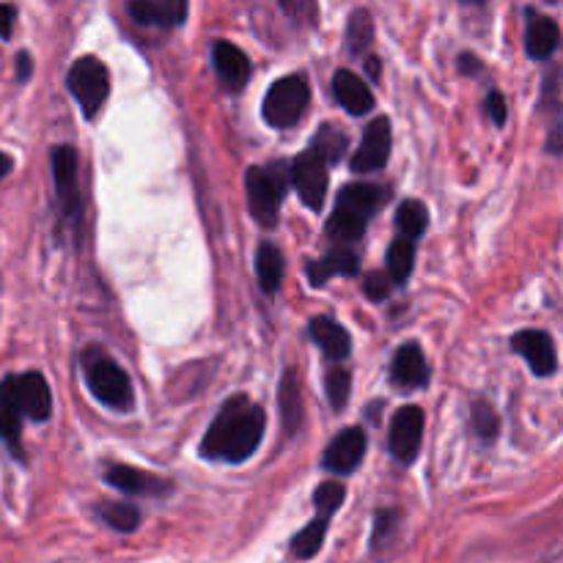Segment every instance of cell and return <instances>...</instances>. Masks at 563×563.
I'll return each instance as SVG.
<instances>
[{
    "label": "cell",
    "mask_w": 563,
    "mask_h": 563,
    "mask_svg": "<svg viewBox=\"0 0 563 563\" xmlns=\"http://www.w3.org/2000/svg\"><path fill=\"white\" fill-rule=\"evenodd\" d=\"M264 427H267V418L262 407L253 405L242 394L231 396L203 434L201 454L207 460L245 462L262 443Z\"/></svg>",
    "instance_id": "1"
},
{
    "label": "cell",
    "mask_w": 563,
    "mask_h": 563,
    "mask_svg": "<svg viewBox=\"0 0 563 563\" xmlns=\"http://www.w3.org/2000/svg\"><path fill=\"white\" fill-rule=\"evenodd\" d=\"M385 201L383 187L377 185H346L335 198L333 214H330L328 231L330 240L335 242H357L366 231L368 220L374 218Z\"/></svg>",
    "instance_id": "2"
},
{
    "label": "cell",
    "mask_w": 563,
    "mask_h": 563,
    "mask_svg": "<svg viewBox=\"0 0 563 563\" xmlns=\"http://www.w3.org/2000/svg\"><path fill=\"white\" fill-rule=\"evenodd\" d=\"M308 102H311V86L302 75L280 77L269 86L264 97V119L275 130H289L306 115Z\"/></svg>",
    "instance_id": "3"
},
{
    "label": "cell",
    "mask_w": 563,
    "mask_h": 563,
    "mask_svg": "<svg viewBox=\"0 0 563 563\" xmlns=\"http://www.w3.org/2000/svg\"><path fill=\"white\" fill-rule=\"evenodd\" d=\"M66 86H69L77 104H80L82 115H86V119H93L110 93V71L108 66L99 58H93V55H82V58H77L75 64H71L69 75H66Z\"/></svg>",
    "instance_id": "4"
},
{
    "label": "cell",
    "mask_w": 563,
    "mask_h": 563,
    "mask_svg": "<svg viewBox=\"0 0 563 563\" xmlns=\"http://www.w3.org/2000/svg\"><path fill=\"white\" fill-rule=\"evenodd\" d=\"M86 383L91 394L110 410L126 412L132 407V383L124 368L102 355L86 357Z\"/></svg>",
    "instance_id": "5"
},
{
    "label": "cell",
    "mask_w": 563,
    "mask_h": 563,
    "mask_svg": "<svg viewBox=\"0 0 563 563\" xmlns=\"http://www.w3.org/2000/svg\"><path fill=\"white\" fill-rule=\"evenodd\" d=\"M247 185V203H251V214L256 223L273 229L278 223V209L284 201L286 179L278 168H258L253 165L245 176Z\"/></svg>",
    "instance_id": "6"
},
{
    "label": "cell",
    "mask_w": 563,
    "mask_h": 563,
    "mask_svg": "<svg viewBox=\"0 0 563 563\" xmlns=\"http://www.w3.org/2000/svg\"><path fill=\"white\" fill-rule=\"evenodd\" d=\"M53 181H55V196H58L60 218L77 229V225H80L82 198H80V185H77V154L71 146L53 148Z\"/></svg>",
    "instance_id": "7"
},
{
    "label": "cell",
    "mask_w": 563,
    "mask_h": 563,
    "mask_svg": "<svg viewBox=\"0 0 563 563\" xmlns=\"http://www.w3.org/2000/svg\"><path fill=\"white\" fill-rule=\"evenodd\" d=\"M328 163L313 148L302 152L291 163V185L300 192L302 203L311 209H322L328 198Z\"/></svg>",
    "instance_id": "8"
},
{
    "label": "cell",
    "mask_w": 563,
    "mask_h": 563,
    "mask_svg": "<svg viewBox=\"0 0 563 563\" xmlns=\"http://www.w3.org/2000/svg\"><path fill=\"white\" fill-rule=\"evenodd\" d=\"M423 418L421 407H401L399 412L390 421V454L401 462V465H410L416 462L418 451H421L423 443Z\"/></svg>",
    "instance_id": "9"
},
{
    "label": "cell",
    "mask_w": 563,
    "mask_h": 563,
    "mask_svg": "<svg viewBox=\"0 0 563 563\" xmlns=\"http://www.w3.org/2000/svg\"><path fill=\"white\" fill-rule=\"evenodd\" d=\"M511 350L526 357L537 377H553L559 368V352L544 330H522L511 339Z\"/></svg>",
    "instance_id": "10"
},
{
    "label": "cell",
    "mask_w": 563,
    "mask_h": 563,
    "mask_svg": "<svg viewBox=\"0 0 563 563\" xmlns=\"http://www.w3.org/2000/svg\"><path fill=\"white\" fill-rule=\"evenodd\" d=\"M390 154V124L385 115L374 119L363 132V141L357 152L352 154V170L357 174H368V170H379L388 163Z\"/></svg>",
    "instance_id": "11"
},
{
    "label": "cell",
    "mask_w": 563,
    "mask_h": 563,
    "mask_svg": "<svg viewBox=\"0 0 563 563\" xmlns=\"http://www.w3.org/2000/svg\"><path fill=\"white\" fill-rule=\"evenodd\" d=\"M104 482L119 489V493L135 495V498H157V495H168L174 489L165 478L130 465H110L104 471Z\"/></svg>",
    "instance_id": "12"
},
{
    "label": "cell",
    "mask_w": 563,
    "mask_h": 563,
    "mask_svg": "<svg viewBox=\"0 0 563 563\" xmlns=\"http://www.w3.org/2000/svg\"><path fill=\"white\" fill-rule=\"evenodd\" d=\"M14 394H16V401H20L22 416L38 423L47 421L49 412H53V394H49V385L42 374L38 372L16 374Z\"/></svg>",
    "instance_id": "13"
},
{
    "label": "cell",
    "mask_w": 563,
    "mask_h": 563,
    "mask_svg": "<svg viewBox=\"0 0 563 563\" xmlns=\"http://www.w3.org/2000/svg\"><path fill=\"white\" fill-rule=\"evenodd\" d=\"M190 0H130L126 11L137 25L176 27L185 22Z\"/></svg>",
    "instance_id": "14"
},
{
    "label": "cell",
    "mask_w": 563,
    "mask_h": 563,
    "mask_svg": "<svg viewBox=\"0 0 563 563\" xmlns=\"http://www.w3.org/2000/svg\"><path fill=\"white\" fill-rule=\"evenodd\" d=\"M363 454H366V434L363 429H344L333 443L324 451V467L339 476H346V473L355 471L363 462Z\"/></svg>",
    "instance_id": "15"
},
{
    "label": "cell",
    "mask_w": 563,
    "mask_h": 563,
    "mask_svg": "<svg viewBox=\"0 0 563 563\" xmlns=\"http://www.w3.org/2000/svg\"><path fill=\"white\" fill-rule=\"evenodd\" d=\"M22 410L14 394V377H5L0 383V440L9 445L16 460H25L22 451Z\"/></svg>",
    "instance_id": "16"
},
{
    "label": "cell",
    "mask_w": 563,
    "mask_h": 563,
    "mask_svg": "<svg viewBox=\"0 0 563 563\" xmlns=\"http://www.w3.org/2000/svg\"><path fill=\"white\" fill-rule=\"evenodd\" d=\"M561 27L537 9H526V49L533 60H548L559 49Z\"/></svg>",
    "instance_id": "17"
},
{
    "label": "cell",
    "mask_w": 563,
    "mask_h": 563,
    "mask_svg": "<svg viewBox=\"0 0 563 563\" xmlns=\"http://www.w3.org/2000/svg\"><path fill=\"white\" fill-rule=\"evenodd\" d=\"M212 66L229 91H242L247 77H251V60H247V55L231 42L212 44Z\"/></svg>",
    "instance_id": "18"
},
{
    "label": "cell",
    "mask_w": 563,
    "mask_h": 563,
    "mask_svg": "<svg viewBox=\"0 0 563 563\" xmlns=\"http://www.w3.org/2000/svg\"><path fill=\"white\" fill-rule=\"evenodd\" d=\"M333 93L335 99H339L341 108H344L350 115H366L368 110L374 108L372 88H368L361 77L352 75V71L346 69L335 71Z\"/></svg>",
    "instance_id": "19"
},
{
    "label": "cell",
    "mask_w": 563,
    "mask_h": 563,
    "mask_svg": "<svg viewBox=\"0 0 563 563\" xmlns=\"http://www.w3.org/2000/svg\"><path fill=\"white\" fill-rule=\"evenodd\" d=\"M396 385L401 388H423L429 383V363L423 357L421 346L418 344H405L399 346L394 357V372H390Z\"/></svg>",
    "instance_id": "20"
},
{
    "label": "cell",
    "mask_w": 563,
    "mask_h": 563,
    "mask_svg": "<svg viewBox=\"0 0 563 563\" xmlns=\"http://www.w3.org/2000/svg\"><path fill=\"white\" fill-rule=\"evenodd\" d=\"M542 110L550 113V130H548V148L553 154L563 152V104H561V69H553L550 75H544L542 86Z\"/></svg>",
    "instance_id": "21"
},
{
    "label": "cell",
    "mask_w": 563,
    "mask_h": 563,
    "mask_svg": "<svg viewBox=\"0 0 563 563\" xmlns=\"http://www.w3.org/2000/svg\"><path fill=\"white\" fill-rule=\"evenodd\" d=\"M311 339L322 346L330 361H346L352 352V339L339 322L328 317H317L311 322Z\"/></svg>",
    "instance_id": "22"
},
{
    "label": "cell",
    "mask_w": 563,
    "mask_h": 563,
    "mask_svg": "<svg viewBox=\"0 0 563 563\" xmlns=\"http://www.w3.org/2000/svg\"><path fill=\"white\" fill-rule=\"evenodd\" d=\"M361 262L352 251H333L328 256L317 258V262L308 264V278L313 286H322L324 280H330L333 275H357Z\"/></svg>",
    "instance_id": "23"
},
{
    "label": "cell",
    "mask_w": 563,
    "mask_h": 563,
    "mask_svg": "<svg viewBox=\"0 0 563 563\" xmlns=\"http://www.w3.org/2000/svg\"><path fill=\"white\" fill-rule=\"evenodd\" d=\"M284 253L273 245V242H262L256 253V275H258V286H262L267 295L278 291L280 280H284Z\"/></svg>",
    "instance_id": "24"
},
{
    "label": "cell",
    "mask_w": 563,
    "mask_h": 563,
    "mask_svg": "<svg viewBox=\"0 0 563 563\" xmlns=\"http://www.w3.org/2000/svg\"><path fill=\"white\" fill-rule=\"evenodd\" d=\"M278 405H280V418H284L286 432L295 434L302 421V399H300V385H297V374L291 372V368L284 374V379H280Z\"/></svg>",
    "instance_id": "25"
},
{
    "label": "cell",
    "mask_w": 563,
    "mask_h": 563,
    "mask_svg": "<svg viewBox=\"0 0 563 563\" xmlns=\"http://www.w3.org/2000/svg\"><path fill=\"white\" fill-rule=\"evenodd\" d=\"M328 526H330V517H324V515H319L317 520L308 522V526L302 528L295 539H291V553H295V559H300V561L313 559V555L322 550L324 537H328Z\"/></svg>",
    "instance_id": "26"
},
{
    "label": "cell",
    "mask_w": 563,
    "mask_h": 563,
    "mask_svg": "<svg viewBox=\"0 0 563 563\" xmlns=\"http://www.w3.org/2000/svg\"><path fill=\"white\" fill-rule=\"evenodd\" d=\"M97 515L104 526H110L119 533H132L141 526V511L132 504H121V500H110V504H99Z\"/></svg>",
    "instance_id": "27"
},
{
    "label": "cell",
    "mask_w": 563,
    "mask_h": 563,
    "mask_svg": "<svg viewBox=\"0 0 563 563\" xmlns=\"http://www.w3.org/2000/svg\"><path fill=\"white\" fill-rule=\"evenodd\" d=\"M412 264H416V240L399 234V240L388 247V275L394 284H405L410 278Z\"/></svg>",
    "instance_id": "28"
},
{
    "label": "cell",
    "mask_w": 563,
    "mask_h": 563,
    "mask_svg": "<svg viewBox=\"0 0 563 563\" xmlns=\"http://www.w3.org/2000/svg\"><path fill=\"white\" fill-rule=\"evenodd\" d=\"M374 42V16L366 9H357L346 22V49L352 55H363Z\"/></svg>",
    "instance_id": "29"
},
{
    "label": "cell",
    "mask_w": 563,
    "mask_h": 563,
    "mask_svg": "<svg viewBox=\"0 0 563 563\" xmlns=\"http://www.w3.org/2000/svg\"><path fill=\"white\" fill-rule=\"evenodd\" d=\"M313 152L324 159V163H339L346 152V135L339 124H322L313 135Z\"/></svg>",
    "instance_id": "30"
},
{
    "label": "cell",
    "mask_w": 563,
    "mask_h": 563,
    "mask_svg": "<svg viewBox=\"0 0 563 563\" xmlns=\"http://www.w3.org/2000/svg\"><path fill=\"white\" fill-rule=\"evenodd\" d=\"M429 212L421 201H405L396 212V225H399L401 236H410V240L418 242V236L427 231Z\"/></svg>",
    "instance_id": "31"
},
{
    "label": "cell",
    "mask_w": 563,
    "mask_h": 563,
    "mask_svg": "<svg viewBox=\"0 0 563 563\" xmlns=\"http://www.w3.org/2000/svg\"><path fill=\"white\" fill-rule=\"evenodd\" d=\"M401 528V515L396 509L379 511L377 520H374V537H372V550L374 553H383L385 548H390Z\"/></svg>",
    "instance_id": "32"
},
{
    "label": "cell",
    "mask_w": 563,
    "mask_h": 563,
    "mask_svg": "<svg viewBox=\"0 0 563 563\" xmlns=\"http://www.w3.org/2000/svg\"><path fill=\"white\" fill-rule=\"evenodd\" d=\"M324 385H328V399L330 405H333L335 412H341L346 407V401H350V390H352V374L346 372V368L335 366L328 372V379H324Z\"/></svg>",
    "instance_id": "33"
},
{
    "label": "cell",
    "mask_w": 563,
    "mask_h": 563,
    "mask_svg": "<svg viewBox=\"0 0 563 563\" xmlns=\"http://www.w3.org/2000/svg\"><path fill=\"white\" fill-rule=\"evenodd\" d=\"M344 495H346L344 484H339V482H324V484H319L317 495H313V506H317L319 515L333 517V511L339 509L341 504H344Z\"/></svg>",
    "instance_id": "34"
},
{
    "label": "cell",
    "mask_w": 563,
    "mask_h": 563,
    "mask_svg": "<svg viewBox=\"0 0 563 563\" xmlns=\"http://www.w3.org/2000/svg\"><path fill=\"white\" fill-rule=\"evenodd\" d=\"M473 427H476L478 438L484 440H495V434H498L500 421L487 401H476V407H473Z\"/></svg>",
    "instance_id": "35"
},
{
    "label": "cell",
    "mask_w": 563,
    "mask_h": 563,
    "mask_svg": "<svg viewBox=\"0 0 563 563\" xmlns=\"http://www.w3.org/2000/svg\"><path fill=\"white\" fill-rule=\"evenodd\" d=\"M278 3L297 25H313L317 20V0H278Z\"/></svg>",
    "instance_id": "36"
},
{
    "label": "cell",
    "mask_w": 563,
    "mask_h": 563,
    "mask_svg": "<svg viewBox=\"0 0 563 563\" xmlns=\"http://www.w3.org/2000/svg\"><path fill=\"white\" fill-rule=\"evenodd\" d=\"M390 284H394V278H390V275H385V273L368 275L366 295L372 297V300H385V297H388V291H390Z\"/></svg>",
    "instance_id": "37"
},
{
    "label": "cell",
    "mask_w": 563,
    "mask_h": 563,
    "mask_svg": "<svg viewBox=\"0 0 563 563\" xmlns=\"http://www.w3.org/2000/svg\"><path fill=\"white\" fill-rule=\"evenodd\" d=\"M487 110L489 115H493V121L498 126L506 124V119H509V108H506V97L500 91H493L487 97Z\"/></svg>",
    "instance_id": "38"
},
{
    "label": "cell",
    "mask_w": 563,
    "mask_h": 563,
    "mask_svg": "<svg viewBox=\"0 0 563 563\" xmlns=\"http://www.w3.org/2000/svg\"><path fill=\"white\" fill-rule=\"evenodd\" d=\"M16 9L11 3H0V38H9L14 31Z\"/></svg>",
    "instance_id": "39"
},
{
    "label": "cell",
    "mask_w": 563,
    "mask_h": 563,
    "mask_svg": "<svg viewBox=\"0 0 563 563\" xmlns=\"http://www.w3.org/2000/svg\"><path fill=\"white\" fill-rule=\"evenodd\" d=\"M460 71H465V75H476V71H482V60L471 53L460 55Z\"/></svg>",
    "instance_id": "40"
},
{
    "label": "cell",
    "mask_w": 563,
    "mask_h": 563,
    "mask_svg": "<svg viewBox=\"0 0 563 563\" xmlns=\"http://www.w3.org/2000/svg\"><path fill=\"white\" fill-rule=\"evenodd\" d=\"M31 69H33L31 55L27 53L16 55V77H20V80H27V77H31Z\"/></svg>",
    "instance_id": "41"
},
{
    "label": "cell",
    "mask_w": 563,
    "mask_h": 563,
    "mask_svg": "<svg viewBox=\"0 0 563 563\" xmlns=\"http://www.w3.org/2000/svg\"><path fill=\"white\" fill-rule=\"evenodd\" d=\"M9 170H11V157L9 154L0 152V181L5 179V174H9Z\"/></svg>",
    "instance_id": "42"
},
{
    "label": "cell",
    "mask_w": 563,
    "mask_h": 563,
    "mask_svg": "<svg viewBox=\"0 0 563 563\" xmlns=\"http://www.w3.org/2000/svg\"><path fill=\"white\" fill-rule=\"evenodd\" d=\"M366 71L374 77V80H377V77H379V60L377 58H368L366 60Z\"/></svg>",
    "instance_id": "43"
},
{
    "label": "cell",
    "mask_w": 563,
    "mask_h": 563,
    "mask_svg": "<svg viewBox=\"0 0 563 563\" xmlns=\"http://www.w3.org/2000/svg\"><path fill=\"white\" fill-rule=\"evenodd\" d=\"M460 3H465V5H484V3H487V0H460Z\"/></svg>",
    "instance_id": "44"
},
{
    "label": "cell",
    "mask_w": 563,
    "mask_h": 563,
    "mask_svg": "<svg viewBox=\"0 0 563 563\" xmlns=\"http://www.w3.org/2000/svg\"><path fill=\"white\" fill-rule=\"evenodd\" d=\"M548 3H559V0H548Z\"/></svg>",
    "instance_id": "45"
}]
</instances>
